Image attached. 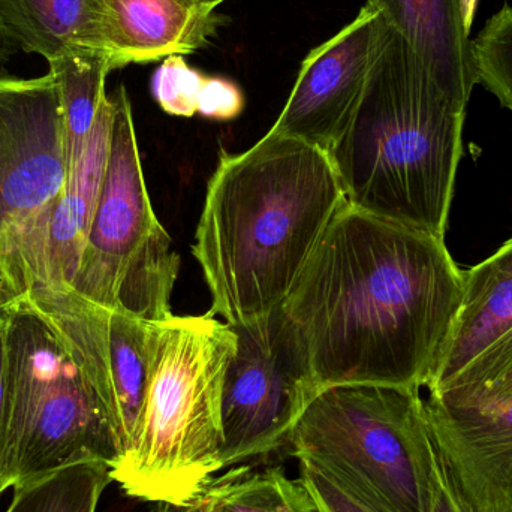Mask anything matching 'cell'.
I'll use <instances>...</instances> for the list:
<instances>
[{
  "mask_svg": "<svg viewBox=\"0 0 512 512\" xmlns=\"http://www.w3.org/2000/svg\"><path fill=\"white\" fill-rule=\"evenodd\" d=\"M206 75L192 68L182 54L165 57L153 72L150 90L159 107L171 116L192 117L198 113V98Z\"/></svg>",
  "mask_w": 512,
  "mask_h": 512,
  "instance_id": "23",
  "label": "cell"
},
{
  "mask_svg": "<svg viewBox=\"0 0 512 512\" xmlns=\"http://www.w3.org/2000/svg\"><path fill=\"white\" fill-rule=\"evenodd\" d=\"M113 101L105 96L86 149L68 177L65 194L54 210L48 239V285L71 288L80 268L101 194L110 153Z\"/></svg>",
  "mask_w": 512,
  "mask_h": 512,
  "instance_id": "16",
  "label": "cell"
},
{
  "mask_svg": "<svg viewBox=\"0 0 512 512\" xmlns=\"http://www.w3.org/2000/svg\"><path fill=\"white\" fill-rule=\"evenodd\" d=\"M5 318L9 489L81 459L113 465L107 417L50 325L26 298Z\"/></svg>",
  "mask_w": 512,
  "mask_h": 512,
  "instance_id": "6",
  "label": "cell"
},
{
  "mask_svg": "<svg viewBox=\"0 0 512 512\" xmlns=\"http://www.w3.org/2000/svg\"><path fill=\"white\" fill-rule=\"evenodd\" d=\"M9 400L8 376H6L5 318L0 310V496L9 489L6 474L8 451Z\"/></svg>",
  "mask_w": 512,
  "mask_h": 512,
  "instance_id": "26",
  "label": "cell"
},
{
  "mask_svg": "<svg viewBox=\"0 0 512 512\" xmlns=\"http://www.w3.org/2000/svg\"><path fill=\"white\" fill-rule=\"evenodd\" d=\"M114 69L191 54L209 44L222 18L180 0H107Z\"/></svg>",
  "mask_w": 512,
  "mask_h": 512,
  "instance_id": "15",
  "label": "cell"
},
{
  "mask_svg": "<svg viewBox=\"0 0 512 512\" xmlns=\"http://www.w3.org/2000/svg\"><path fill=\"white\" fill-rule=\"evenodd\" d=\"M478 83L512 114V6L505 5L472 39Z\"/></svg>",
  "mask_w": 512,
  "mask_h": 512,
  "instance_id": "22",
  "label": "cell"
},
{
  "mask_svg": "<svg viewBox=\"0 0 512 512\" xmlns=\"http://www.w3.org/2000/svg\"><path fill=\"white\" fill-rule=\"evenodd\" d=\"M444 465L475 512H512V397L486 402L424 399Z\"/></svg>",
  "mask_w": 512,
  "mask_h": 512,
  "instance_id": "12",
  "label": "cell"
},
{
  "mask_svg": "<svg viewBox=\"0 0 512 512\" xmlns=\"http://www.w3.org/2000/svg\"><path fill=\"white\" fill-rule=\"evenodd\" d=\"M432 512H475L474 508L466 501L465 496L460 493L456 481L451 477L450 471L442 462L439 454Z\"/></svg>",
  "mask_w": 512,
  "mask_h": 512,
  "instance_id": "27",
  "label": "cell"
},
{
  "mask_svg": "<svg viewBox=\"0 0 512 512\" xmlns=\"http://www.w3.org/2000/svg\"><path fill=\"white\" fill-rule=\"evenodd\" d=\"M111 483L108 462L77 460L12 487L5 512H96Z\"/></svg>",
  "mask_w": 512,
  "mask_h": 512,
  "instance_id": "20",
  "label": "cell"
},
{
  "mask_svg": "<svg viewBox=\"0 0 512 512\" xmlns=\"http://www.w3.org/2000/svg\"><path fill=\"white\" fill-rule=\"evenodd\" d=\"M48 63L62 104L66 159L71 174L83 156L99 107L107 96L105 80L114 71L113 59L107 53H80Z\"/></svg>",
  "mask_w": 512,
  "mask_h": 512,
  "instance_id": "18",
  "label": "cell"
},
{
  "mask_svg": "<svg viewBox=\"0 0 512 512\" xmlns=\"http://www.w3.org/2000/svg\"><path fill=\"white\" fill-rule=\"evenodd\" d=\"M480 0H462L463 3V15H465V23L468 30H471L472 24H474L475 14H477V6Z\"/></svg>",
  "mask_w": 512,
  "mask_h": 512,
  "instance_id": "32",
  "label": "cell"
},
{
  "mask_svg": "<svg viewBox=\"0 0 512 512\" xmlns=\"http://www.w3.org/2000/svg\"><path fill=\"white\" fill-rule=\"evenodd\" d=\"M155 512H212V505H210L209 496L203 492L197 498L182 504H171V502L156 504Z\"/></svg>",
  "mask_w": 512,
  "mask_h": 512,
  "instance_id": "28",
  "label": "cell"
},
{
  "mask_svg": "<svg viewBox=\"0 0 512 512\" xmlns=\"http://www.w3.org/2000/svg\"><path fill=\"white\" fill-rule=\"evenodd\" d=\"M348 204L324 150L267 132L222 152L207 186L192 254L231 327L282 309L322 236Z\"/></svg>",
  "mask_w": 512,
  "mask_h": 512,
  "instance_id": "2",
  "label": "cell"
},
{
  "mask_svg": "<svg viewBox=\"0 0 512 512\" xmlns=\"http://www.w3.org/2000/svg\"><path fill=\"white\" fill-rule=\"evenodd\" d=\"M312 463L384 512H432L438 453L420 390L336 385L316 394L289 436Z\"/></svg>",
  "mask_w": 512,
  "mask_h": 512,
  "instance_id": "5",
  "label": "cell"
},
{
  "mask_svg": "<svg viewBox=\"0 0 512 512\" xmlns=\"http://www.w3.org/2000/svg\"><path fill=\"white\" fill-rule=\"evenodd\" d=\"M454 98L468 105L478 84L462 0H367Z\"/></svg>",
  "mask_w": 512,
  "mask_h": 512,
  "instance_id": "13",
  "label": "cell"
},
{
  "mask_svg": "<svg viewBox=\"0 0 512 512\" xmlns=\"http://www.w3.org/2000/svg\"><path fill=\"white\" fill-rule=\"evenodd\" d=\"M12 303H14V298H12L11 291H9L8 280H6L2 265H0V310L6 309Z\"/></svg>",
  "mask_w": 512,
  "mask_h": 512,
  "instance_id": "30",
  "label": "cell"
},
{
  "mask_svg": "<svg viewBox=\"0 0 512 512\" xmlns=\"http://www.w3.org/2000/svg\"><path fill=\"white\" fill-rule=\"evenodd\" d=\"M191 8L200 9V11H215L219 5L227 0H180Z\"/></svg>",
  "mask_w": 512,
  "mask_h": 512,
  "instance_id": "31",
  "label": "cell"
},
{
  "mask_svg": "<svg viewBox=\"0 0 512 512\" xmlns=\"http://www.w3.org/2000/svg\"><path fill=\"white\" fill-rule=\"evenodd\" d=\"M15 53H17V50L9 44L2 27H0V63L6 62Z\"/></svg>",
  "mask_w": 512,
  "mask_h": 512,
  "instance_id": "33",
  "label": "cell"
},
{
  "mask_svg": "<svg viewBox=\"0 0 512 512\" xmlns=\"http://www.w3.org/2000/svg\"><path fill=\"white\" fill-rule=\"evenodd\" d=\"M0 27L15 50L47 62L80 53L113 59L107 0H0Z\"/></svg>",
  "mask_w": 512,
  "mask_h": 512,
  "instance_id": "14",
  "label": "cell"
},
{
  "mask_svg": "<svg viewBox=\"0 0 512 512\" xmlns=\"http://www.w3.org/2000/svg\"><path fill=\"white\" fill-rule=\"evenodd\" d=\"M68 177L53 75L0 77V265L14 303L48 285L51 219Z\"/></svg>",
  "mask_w": 512,
  "mask_h": 512,
  "instance_id": "8",
  "label": "cell"
},
{
  "mask_svg": "<svg viewBox=\"0 0 512 512\" xmlns=\"http://www.w3.org/2000/svg\"><path fill=\"white\" fill-rule=\"evenodd\" d=\"M388 27L382 12L366 5L348 26L310 51L268 132L297 138L328 155L360 102Z\"/></svg>",
  "mask_w": 512,
  "mask_h": 512,
  "instance_id": "11",
  "label": "cell"
},
{
  "mask_svg": "<svg viewBox=\"0 0 512 512\" xmlns=\"http://www.w3.org/2000/svg\"><path fill=\"white\" fill-rule=\"evenodd\" d=\"M233 328L237 349L222 391L224 469L279 450L318 394L282 309Z\"/></svg>",
  "mask_w": 512,
  "mask_h": 512,
  "instance_id": "9",
  "label": "cell"
},
{
  "mask_svg": "<svg viewBox=\"0 0 512 512\" xmlns=\"http://www.w3.org/2000/svg\"><path fill=\"white\" fill-rule=\"evenodd\" d=\"M204 492L212 512H319L304 481L292 480L282 468L233 466Z\"/></svg>",
  "mask_w": 512,
  "mask_h": 512,
  "instance_id": "19",
  "label": "cell"
},
{
  "mask_svg": "<svg viewBox=\"0 0 512 512\" xmlns=\"http://www.w3.org/2000/svg\"><path fill=\"white\" fill-rule=\"evenodd\" d=\"M237 334L209 313L152 324V355L131 445L111 466L129 498L182 504L221 472L222 391Z\"/></svg>",
  "mask_w": 512,
  "mask_h": 512,
  "instance_id": "4",
  "label": "cell"
},
{
  "mask_svg": "<svg viewBox=\"0 0 512 512\" xmlns=\"http://www.w3.org/2000/svg\"><path fill=\"white\" fill-rule=\"evenodd\" d=\"M26 300L50 325L101 405L120 459L131 445L146 393L153 322L99 306L65 286H42Z\"/></svg>",
  "mask_w": 512,
  "mask_h": 512,
  "instance_id": "10",
  "label": "cell"
},
{
  "mask_svg": "<svg viewBox=\"0 0 512 512\" xmlns=\"http://www.w3.org/2000/svg\"><path fill=\"white\" fill-rule=\"evenodd\" d=\"M429 396L448 402H486L512 397V330Z\"/></svg>",
  "mask_w": 512,
  "mask_h": 512,
  "instance_id": "21",
  "label": "cell"
},
{
  "mask_svg": "<svg viewBox=\"0 0 512 512\" xmlns=\"http://www.w3.org/2000/svg\"><path fill=\"white\" fill-rule=\"evenodd\" d=\"M466 110L388 27L360 102L328 152L348 203L445 239Z\"/></svg>",
  "mask_w": 512,
  "mask_h": 512,
  "instance_id": "3",
  "label": "cell"
},
{
  "mask_svg": "<svg viewBox=\"0 0 512 512\" xmlns=\"http://www.w3.org/2000/svg\"><path fill=\"white\" fill-rule=\"evenodd\" d=\"M465 295L445 239L346 204L282 306L316 391L429 387Z\"/></svg>",
  "mask_w": 512,
  "mask_h": 512,
  "instance_id": "1",
  "label": "cell"
},
{
  "mask_svg": "<svg viewBox=\"0 0 512 512\" xmlns=\"http://www.w3.org/2000/svg\"><path fill=\"white\" fill-rule=\"evenodd\" d=\"M110 153L86 248L71 289L144 322L173 316L180 270L173 240L153 212L125 86L111 96Z\"/></svg>",
  "mask_w": 512,
  "mask_h": 512,
  "instance_id": "7",
  "label": "cell"
},
{
  "mask_svg": "<svg viewBox=\"0 0 512 512\" xmlns=\"http://www.w3.org/2000/svg\"><path fill=\"white\" fill-rule=\"evenodd\" d=\"M490 265L512 276V239L501 246L498 252L486 259Z\"/></svg>",
  "mask_w": 512,
  "mask_h": 512,
  "instance_id": "29",
  "label": "cell"
},
{
  "mask_svg": "<svg viewBox=\"0 0 512 512\" xmlns=\"http://www.w3.org/2000/svg\"><path fill=\"white\" fill-rule=\"evenodd\" d=\"M300 478L312 493L319 512H384L312 463L300 460Z\"/></svg>",
  "mask_w": 512,
  "mask_h": 512,
  "instance_id": "24",
  "label": "cell"
},
{
  "mask_svg": "<svg viewBox=\"0 0 512 512\" xmlns=\"http://www.w3.org/2000/svg\"><path fill=\"white\" fill-rule=\"evenodd\" d=\"M245 110V95L234 81L225 77H206L198 98L200 116L218 122L237 119Z\"/></svg>",
  "mask_w": 512,
  "mask_h": 512,
  "instance_id": "25",
  "label": "cell"
},
{
  "mask_svg": "<svg viewBox=\"0 0 512 512\" xmlns=\"http://www.w3.org/2000/svg\"><path fill=\"white\" fill-rule=\"evenodd\" d=\"M512 330V276L484 259L465 270V295L427 391L441 390Z\"/></svg>",
  "mask_w": 512,
  "mask_h": 512,
  "instance_id": "17",
  "label": "cell"
}]
</instances>
